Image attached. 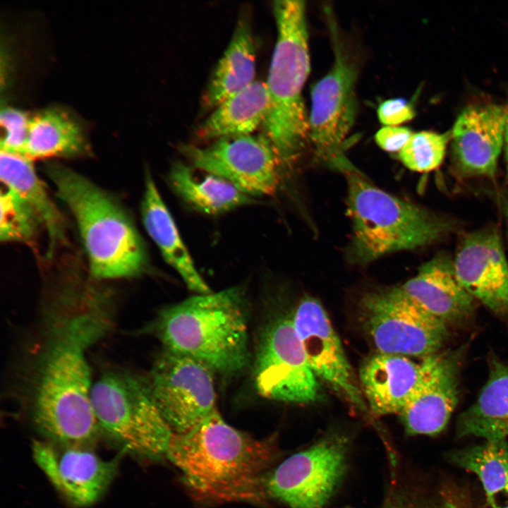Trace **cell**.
Masks as SVG:
<instances>
[{"label":"cell","instance_id":"1","mask_svg":"<svg viewBox=\"0 0 508 508\" xmlns=\"http://www.w3.org/2000/svg\"><path fill=\"white\" fill-rule=\"evenodd\" d=\"M58 294L33 364L32 418L49 441L89 446L99 427L86 353L109 327V315L102 293L90 284L72 283Z\"/></svg>","mask_w":508,"mask_h":508},{"label":"cell","instance_id":"2","mask_svg":"<svg viewBox=\"0 0 508 508\" xmlns=\"http://www.w3.org/2000/svg\"><path fill=\"white\" fill-rule=\"evenodd\" d=\"M274 441L257 440L229 425L217 409L190 430L174 433L166 457L198 499L259 501L265 471L277 457Z\"/></svg>","mask_w":508,"mask_h":508},{"label":"cell","instance_id":"3","mask_svg":"<svg viewBox=\"0 0 508 508\" xmlns=\"http://www.w3.org/2000/svg\"><path fill=\"white\" fill-rule=\"evenodd\" d=\"M248 306L243 288L196 294L164 308L152 324L164 349L195 359L224 375L250 363Z\"/></svg>","mask_w":508,"mask_h":508},{"label":"cell","instance_id":"4","mask_svg":"<svg viewBox=\"0 0 508 508\" xmlns=\"http://www.w3.org/2000/svg\"><path fill=\"white\" fill-rule=\"evenodd\" d=\"M46 172L59 198L77 223L91 275L98 279L133 277L147 265L143 241L121 205L73 170L47 164Z\"/></svg>","mask_w":508,"mask_h":508},{"label":"cell","instance_id":"5","mask_svg":"<svg viewBox=\"0 0 508 508\" xmlns=\"http://www.w3.org/2000/svg\"><path fill=\"white\" fill-rule=\"evenodd\" d=\"M272 7L277 36L265 82L270 108L262 126L282 164L288 165L309 140L303 98L310 68L306 4L274 1Z\"/></svg>","mask_w":508,"mask_h":508},{"label":"cell","instance_id":"6","mask_svg":"<svg viewBox=\"0 0 508 508\" xmlns=\"http://www.w3.org/2000/svg\"><path fill=\"white\" fill-rule=\"evenodd\" d=\"M341 170L347 182L351 251L356 262L367 264L389 253L423 247L446 232L445 222L373 185L351 163Z\"/></svg>","mask_w":508,"mask_h":508},{"label":"cell","instance_id":"7","mask_svg":"<svg viewBox=\"0 0 508 508\" xmlns=\"http://www.w3.org/2000/svg\"><path fill=\"white\" fill-rule=\"evenodd\" d=\"M91 402L99 429L144 457L166 456L174 432L159 411L147 382L121 371L103 374Z\"/></svg>","mask_w":508,"mask_h":508},{"label":"cell","instance_id":"8","mask_svg":"<svg viewBox=\"0 0 508 508\" xmlns=\"http://www.w3.org/2000/svg\"><path fill=\"white\" fill-rule=\"evenodd\" d=\"M359 306L363 329L378 353L425 358L437 353L447 339V325L399 286L366 293Z\"/></svg>","mask_w":508,"mask_h":508},{"label":"cell","instance_id":"9","mask_svg":"<svg viewBox=\"0 0 508 508\" xmlns=\"http://www.w3.org/2000/svg\"><path fill=\"white\" fill-rule=\"evenodd\" d=\"M349 446L342 434L325 435L265 475L266 495L291 508H324L344 476Z\"/></svg>","mask_w":508,"mask_h":508},{"label":"cell","instance_id":"10","mask_svg":"<svg viewBox=\"0 0 508 508\" xmlns=\"http://www.w3.org/2000/svg\"><path fill=\"white\" fill-rule=\"evenodd\" d=\"M255 385L269 399L307 404L320 397L313 372L291 318H279L262 332L256 351Z\"/></svg>","mask_w":508,"mask_h":508},{"label":"cell","instance_id":"11","mask_svg":"<svg viewBox=\"0 0 508 508\" xmlns=\"http://www.w3.org/2000/svg\"><path fill=\"white\" fill-rule=\"evenodd\" d=\"M180 150L194 168L225 179L250 196L273 195L279 184L282 164L265 135L226 136L206 147L183 145Z\"/></svg>","mask_w":508,"mask_h":508},{"label":"cell","instance_id":"12","mask_svg":"<svg viewBox=\"0 0 508 508\" xmlns=\"http://www.w3.org/2000/svg\"><path fill=\"white\" fill-rule=\"evenodd\" d=\"M334 61L311 90L309 140L318 158L341 169L349 162L345 142L356 119L357 71L334 42Z\"/></svg>","mask_w":508,"mask_h":508},{"label":"cell","instance_id":"13","mask_svg":"<svg viewBox=\"0 0 508 508\" xmlns=\"http://www.w3.org/2000/svg\"><path fill=\"white\" fill-rule=\"evenodd\" d=\"M146 382L174 433L190 430L216 409L212 371L191 358L164 349Z\"/></svg>","mask_w":508,"mask_h":508},{"label":"cell","instance_id":"14","mask_svg":"<svg viewBox=\"0 0 508 508\" xmlns=\"http://www.w3.org/2000/svg\"><path fill=\"white\" fill-rule=\"evenodd\" d=\"M32 452L36 464L52 484L78 507L96 502L118 469V458L104 460L88 446L35 440Z\"/></svg>","mask_w":508,"mask_h":508},{"label":"cell","instance_id":"15","mask_svg":"<svg viewBox=\"0 0 508 508\" xmlns=\"http://www.w3.org/2000/svg\"><path fill=\"white\" fill-rule=\"evenodd\" d=\"M291 320L315 376L365 412L368 406L363 392L321 303L311 297L303 298L296 308Z\"/></svg>","mask_w":508,"mask_h":508},{"label":"cell","instance_id":"16","mask_svg":"<svg viewBox=\"0 0 508 508\" xmlns=\"http://www.w3.org/2000/svg\"><path fill=\"white\" fill-rule=\"evenodd\" d=\"M464 349L426 357L425 373L398 414L406 433L434 436L447 426L458 402V374Z\"/></svg>","mask_w":508,"mask_h":508},{"label":"cell","instance_id":"17","mask_svg":"<svg viewBox=\"0 0 508 508\" xmlns=\"http://www.w3.org/2000/svg\"><path fill=\"white\" fill-rule=\"evenodd\" d=\"M453 265L458 281L474 299L496 315L508 317V262L496 231L466 235Z\"/></svg>","mask_w":508,"mask_h":508},{"label":"cell","instance_id":"18","mask_svg":"<svg viewBox=\"0 0 508 508\" xmlns=\"http://www.w3.org/2000/svg\"><path fill=\"white\" fill-rule=\"evenodd\" d=\"M505 107L495 104L465 108L451 134L455 164L464 175L492 177L504 143Z\"/></svg>","mask_w":508,"mask_h":508},{"label":"cell","instance_id":"19","mask_svg":"<svg viewBox=\"0 0 508 508\" xmlns=\"http://www.w3.org/2000/svg\"><path fill=\"white\" fill-rule=\"evenodd\" d=\"M427 358L417 363L406 356L378 353L368 358L359 371L361 390L376 416L399 414L421 382Z\"/></svg>","mask_w":508,"mask_h":508},{"label":"cell","instance_id":"20","mask_svg":"<svg viewBox=\"0 0 508 508\" xmlns=\"http://www.w3.org/2000/svg\"><path fill=\"white\" fill-rule=\"evenodd\" d=\"M399 286L447 325L463 322L473 310L474 298L459 283L453 260L446 255H439L426 262L413 277Z\"/></svg>","mask_w":508,"mask_h":508},{"label":"cell","instance_id":"21","mask_svg":"<svg viewBox=\"0 0 508 508\" xmlns=\"http://www.w3.org/2000/svg\"><path fill=\"white\" fill-rule=\"evenodd\" d=\"M141 214L144 226L164 259L179 273L188 288L197 294L211 293V289L195 268L150 173L146 174Z\"/></svg>","mask_w":508,"mask_h":508},{"label":"cell","instance_id":"22","mask_svg":"<svg viewBox=\"0 0 508 508\" xmlns=\"http://www.w3.org/2000/svg\"><path fill=\"white\" fill-rule=\"evenodd\" d=\"M456 435L474 436L485 441L508 437V363L490 361L488 380L477 400L457 420Z\"/></svg>","mask_w":508,"mask_h":508},{"label":"cell","instance_id":"23","mask_svg":"<svg viewBox=\"0 0 508 508\" xmlns=\"http://www.w3.org/2000/svg\"><path fill=\"white\" fill-rule=\"evenodd\" d=\"M269 108L270 96L266 83L255 80L217 106L200 125L198 135L202 139L216 140L252 134L263 125Z\"/></svg>","mask_w":508,"mask_h":508},{"label":"cell","instance_id":"24","mask_svg":"<svg viewBox=\"0 0 508 508\" xmlns=\"http://www.w3.org/2000/svg\"><path fill=\"white\" fill-rule=\"evenodd\" d=\"M255 47L249 23L238 21L227 48L218 61L203 96V105L214 109L255 80Z\"/></svg>","mask_w":508,"mask_h":508},{"label":"cell","instance_id":"25","mask_svg":"<svg viewBox=\"0 0 508 508\" xmlns=\"http://www.w3.org/2000/svg\"><path fill=\"white\" fill-rule=\"evenodd\" d=\"M0 177L7 189L19 195L36 213L47 231L51 253L65 240V221L38 178L32 160L1 150Z\"/></svg>","mask_w":508,"mask_h":508},{"label":"cell","instance_id":"26","mask_svg":"<svg viewBox=\"0 0 508 508\" xmlns=\"http://www.w3.org/2000/svg\"><path fill=\"white\" fill-rule=\"evenodd\" d=\"M88 145L78 121L59 108L46 109L31 116L21 155L30 160L84 155Z\"/></svg>","mask_w":508,"mask_h":508},{"label":"cell","instance_id":"27","mask_svg":"<svg viewBox=\"0 0 508 508\" xmlns=\"http://www.w3.org/2000/svg\"><path fill=\"white\" fill-rule=\"evenodd\" d=\"M204 173L198 175L192 167L181 162L173 164L169 171V182L174 190L198 211L215 215L253 201L251 196L225 179Z\"/></svg>","mask_w":508,"mask_h":508},{"label":"cell","instance_id":"28","mask_svg":"<svg viewBox=\"0 0 508 508\" xmlns=\"http://www.w3.org/2000/svg\"><path fill=\"white\" fill-rule=\"evenodd\" d=\"M458 466L474 473L481 483L491 508H508V442L485 441L451 452Z\"/></svg>","mask_w":508,"mask_h":508},{"label":"cell","instance_id":"29","mask_svg":"<svg viewBox=\"0 0 508 508\" xmlns=\"http://www.w3.org/2000/svg\"><path fill=\"white\" fill-rule=\"evenodd\" d=\"M0 238L5 242L28 243L42 223L34 210L19 195L7 189L0 196Z\"/></svg>","mask_w":508,"mask_h":508},{"label":"cell","instance_id":"30","mask_svg":"<svg viewBox=\"0 0 508 508\" xmlns=\"http://www.w3.org/2000/svg\"><path fill=\"white\" fill-rule=\"evenodd\" d=\"M449 135L448 133L427 131L413 133L399 152V158L411 171L428 172L435 170L443 162Z\"/></svg>","mask_w":508,"mask_h":508},{"label":"cell","instance_id":"31","mask_svg":"<svg viewBox=\"0 0 508 508\" xmlns=\"http://www.w3.org/2000/svg\"><path fill=\"white\" fill-rule=\"evenodd\" d=\"M30 119L27 113L18 109L2 108L0 123L5 133L1 139V150L22 154L28 138Z\"/></svg>","mask_w":508,"mask_h":508},{"label":"cell","instance_id":"32","mask_svg":"<svg viewBox=\"0 0 508 508\" xmlns=\"http://www.w3.org/2000/svg\"><path fill=\"white\" fill-rule=\"evenodd\" d=\"M378 119L384 126H398L411 121L416 114L412 104L403 98L389 99L377 107Z\"/></svg>","mask_w":508,"mask_h":508},{"label":"cell","instance_id":"33","mask_svg":"<svg viewBox=\"0 0 508 508\" xmlns=\"http://www.w3.org/2000/svg\"><path fill=\"white\" fill-rule=\"evenodd\" d=\"M413 133L404 126H384L377 131L375 140L377 145L387 152H399Z\"/></svg>","mask_w":508,"mask_h":508},{"label":"cell","instance_id":"34","mask_svg":"<svg viewBox=\"0 0 508 508\" xmlns=\"http://www.w3.org/2000/svg\"><path fill=\"white\" fill-rule=\"evenodd\" d=\"M452 502H446L442 504H429L428 502H418L412 500L401 491H395L387 497L382 508H455Z\"/></svg>","mask_w":508,"mask_h":508},{"label":"cell","instance_id":"35","mask_svg":"<svg viewBox=\"0 0 508 508\" xmlns=\"http://www.w3.org/2000/svg\"><path fill=\"white\" fill-rule=\"evenodd\" d=\"M505 107V129H504V151L505 158L507 161V169H508V103Z\"/></svg>","mask_w":508,"mask_h":508},{"label":"cell","instance_id":"36","mask_svg":"<svg viewBox=\"0 0 508 508\" xmlns=\"http://www.w3.org/2000/svg\"><path fill=\"white\" fill-rule=\"evenodd\" d=\"M347 508H351V507H347Z\"/></svg>","mask_w":508,"mask_h":508},{"label":"cell","instance_id":"37","mask_svg":"<svg viewBox=\"0 0 508 508\" xmlns=\"http://www.w3.org/2000/svg\"><path fill=\"white\" fill-rule=\"evenodd\" d=\"M455 508H456V507H455Z\"/></svg>","mask_w":508,"mask_h":508}]
</instances>
